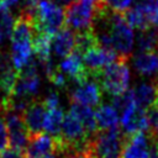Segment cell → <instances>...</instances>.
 Wrapping results in <instances>:
<instances>
[{
  "label": "cell",
  "mask_w": 158,
  "mask_h": 158,
  "mask_svg": "<svg viewBox=\"0 0 158 158\" xmlns=\"http://www.w3.org/2000/svg\"><path fill=\"white\" fill-rule=\"evenodd\" d=\"M132 93L136 105L139 109L147 110L156 104V100L158 98V83L157 80L138 83L132 89Z\"/></svg>",
  "instance_id": "cell-12"
},
{
  "label": "cell",
  "mask_w": 158,
  "mask_h": 158,
  "mask_svg": "<svg viewBox=\"0 0 158 158\" xmlns=\"http://www.w3.org/2000/svg\"><path fill=\"white\" fill-rule=\"evenodd\" d=\"M2 112L0 114V152L2 149H5L7 147V143H9V130H7Z\"/></svg>",
  "instance_id": "cell-25"
},
{
  "label": "cell",
  "mask_w": 158,
  "mask_h": 158,
  "mask_svg": "<svg viewBox=\"0 0 158 158\" xmlns=\"http://www.w3.org/2000/svg\"><path fill=\"white\" fill-rule=\"evenodd\" d=\"M96 44H98V41H96V36L93 30L75 32V49L74 51L79 52L81 56L88 49H90L91 47Z\"/></svg>",
  "instance_id": "cell-20"
},
{
  "label": "cell",
  "mask_w": 158,
  "mask_h": 158,
  "mask_svg": "<svg viewBox=\"0 0 158 158\" xmlns=\"http://www.w3.org/2000/svg\"><path fill=\"white\" fill-rule=\"evenodd\" d=\"M59 137H53L43 132L30 136L28 144L26 148L27 158H38L46 154H54L58 148Z\"/></svg>",
  "instance_id": "cell-11"
},
{
  "label": "cell",
  "mask_w": 158,
  "mask_h": 158,
  "mask_svg": "<svg viewBox=\"0 0 158 158\" xmlns=\"http://www.w3.org/2000/svg\"><path fill=\"white\" fill-rule=\"evenodd\" d=\"M133 67L144 77L158 74V52H137L133 56Z\"/></svg>",
  "instance_id": "cell-14"
},
{
  "label": "cell",
  "mask_w": 158,
  "mask_h": 158,
  "mask_svg": "<svg viewBox=\"0 0 158 158\" xmlns=\"http://www.w3.org/2000/svg\"><path fill=\"white\" fill-rule=\"evenodd\" d=\"M154 105H156V106L158 107V98H157V100H156V104H154Z\"/></svg>",
  "instance_id": "cell-31"
},
{
  "label": "cell",
  "mask_w": 158,
  "mask_h": 158,
  "mask_svg": "<svg viewBox=\"0 0 158 158\" xmlns=\"http://www.w3.org/2000/svg\"><path fill=\"white\" fill-rule=\"evenodd\" d=\"M147 14L152 27H158V0H141L139 1Z\"/></svg>",
  "instance_id": "cell-22"
},
{
  "label": "cell",
  "mask_w": 158,
  "mask_h": 158,
  "mask_svg": "<svg viewBox=\"0 0 158 158\" xmlns=\"http://www.w3.org/2000/svg\"><path fill=\"white\" fill-rule=\"evenodd\" d=\"M43 102H44L47 110L58 107V105H59V95H58V93H57V91H49V93L44 96Z\"/></svg>",
  "instance_id": "cell-26"
},
{
  "label": "cell",
  "mask_w": 158,
  "mask_h": 158,
  "mask_svg": "<svg viewBox=\"0 0 158 158\" xmlns=\"http://www.w3.org/2000/svg\"><path fill=\"white\" fill-rule=\"evenodd\" d=\"M46 112H47V107L42 99L36 98L30 102V105L23 112V121L28 131V137L33 135H38L43 131Z\"/></svg>",
  "instance_id": "cell-10"
},
{
  "label": "cell",
  "mask_w": 158,
  "mask_h": 158,
  "mask_svg": "<svg viewBox=\"0 0 158 158\" xmlns=\"http://www.w3.org/2000/svg\"><path fill=\"white\" fill-rule=\"evenodd\" d=\"M38 158H57V157H56V154H46V156L38 157Z\"/></svg>",
  "instance_id": "cell-30"
},
{
  "label": "cell",
  "mask_w": 158,
  "mask_h": 158,
  "mask_svg": "<svg viewBox=\"0 0 158 158\" xmlns=\"http://www.w3.org/2000/svg\"><path fill=\"white\" fill-rule=\"evenodd\" d=\"M69 114L75 116L83 123V126L85 127V130L90 137L94 136L99 131L96 118H95V112L91 110V107L78 104V102H72Z\"/></svg>",
  "instance_id": "cell-15"
},
{
  "label": "cell",
  "mask_w": 158,
  "mask_h": 158,
  "mask_svg": "<svg viewBox=\"0 0 158 158\" xmlns=\"http://www.w3.org/2000/svg\"><path fill=\"white\" fill-rule=\"evenodd\" d=\"M51 1H53V2H56V4H58V5H69V4H72V2H74V1H77V0H51Z\"/></svg>",
  "instance_id": "cell-27"
},
{
  "label": "cell",
  "mask_w": 158,
  "mask_h": 158,
  "mask_svg": "<svg viewBox=\"0 0 158 158\" xmlns=\"http://www.w3.org/2000/svg\"><path fill=\"white\" fill-rule=\"evenodd\" d=\"M125 137L126 136L120 127L98 131L90 137L88 151L91 158H120Z\"/></svg>",
  "instance_id": "cell-1"
},
{
  "label": "cell",
  "mask_w": 158,
  "mask_h": 158,
  "mask_svg": "<svg viewBox=\"0 0 158 158\" xmlns=\"http://www.w3.org/2000/svg\"><path fill=\"white\" fill-rule=\"evenodd\" d=\"M105 1L111 10L123 14L127 9H130V5L132 4L133 0H105Z\"/></svg>",
  "instance_id": "cell-24"
},
{
  "label": "cell",
  "mask_w": 158,
  "mask_h": 158,
  "mask_svg": "<svg viewBox=\"0 0 158 158\" xmlns=\"http://www.w3.org/2000/svg\"><path fill=\"white\" fill-rule=\"evenodd\" d=\"M52 48L57 57H67L75 49V32L63 27L52 37Z\"/></svg>",
  "instance_id": "cell-13"
},
{
  "label": "cell",
  "mask_w": 158,
  "mask_h": 158,
  "mask_svg": "<svg viewBox=\"0 0 158 158\" xmlns=\"http://www.w3.org/2000/svg\"><path fill=\"white\" fill-rule=\"evenodd\" d=\"M104 93L116 96L127 91L130 84V69L127 65V59L118 58L107 67H105L95 77Z\"/></svg>",
  "instance_id": "cell-2"
},
{
  "label": "cell",
  "mask_w": 158,
  "mask_h": 158,
  "mask_svg": "<svg viewBox=\"0 0 158 158\" xmlns=\"http://www.w3.org/2000/svg\"><path fill=\"white\" fill-rule=\"evenodd\" d=\"M69 90V98L72 102H78L89 107L98 106L102 99V89L96 78L90 77L86 80L73 84Z\"/></svg>",
  "instance_id": "cell-5"
},
{
  "label": "cell",
  "mask_w": 158,
  "mask_h": 158,
  "mask_svg": "<svg viewBox=\"0 0 158 158\" xmlns=\"http://www.w3.org/2000/svg\"><path fill=\"white\" fill-rule=\"evenodd\" d=\"M58 69L68 78L69 83L73 84L81 83L88 78H90V75L85 70L83 63V56L77 51H73L70 54L64 57L62 62L58 64Z\"/></svg>",
  "instance_id": "cell-9"
},
{
  "label": "cell",
  "mask_w": 158,
  "mask_h": 158,
  "mask_svg": "<svg viewBox=\"0 0 158 158\" xmlns=\"http://www.w3.org/2000/svg\"><path fill=\"white\" fill-rule=\"evenodd\" d=\"M19 1H20V0H6V4H7V7L10 9L11 6H14V5H16V4H19Z\"/></svg>",
  "instance_id": "cell-28"
},
{
  "label": "cell",
  "mask_w": 158,
  "mask_h": 158,
  "mask_svg": "<svg viewBox=\"0 0 158 158\" xmlns=\"http://www.w3.org/2000/svg\"><path fill=\"white\" fill-rule=\"evenodd\" d=\"M15 19L9 9H0V48L11 36Z\"/></svg>",
  "instance_id": "cell-21"
},
{
  "label": "cell",
  "mask_w": 158,
  "mask_h": 158,
  "mask_svg": "<svg viewBox=\"0 0 158 158\" xmlns=\"http://www.w3.org/2000/svg\"><path fill=\"white\" fill-rule=\"evenodd\" d=\"M152 141V136L148 132L126 136L120 158H151Z\"/></svg>",
  "instance_id": "cell-7"
},
{
  "label": "cell",
  "mask_w": 158,
  "mask_h": 158,
  "mask_svg": "<svg viewBox=\"0 0 158 158\" xmlns=\"http://www.w3.org/2000/svg\"><path fill=\"white\" fill-rule=\"evenodd\" d=\"M118 58L121 57L115 51L96 44L83 54V63L88 74L95 78L105 67L117 60Z\"/></svg>",
  "instance_id": "cell-6"
},
{
  "label": "cell",
  "mask_w": 158,
  "mask_h": 158,
  "mask_svg": "<svg viewBox=\"0 0 158 158\" xmlns=\"http://www.w3.org/2000/svg\"><path fill=\"white\" fill-rule=\"evenodd\" d=\"M121 128L122 132L128 136L137 132H148L149 123L147 118V112L143 109H139L136 104L121 112Z\"/></svg>",
  "instance_id": "cell-8"
},
{
  "label": "cell",
  "mask_w": 158,
  "mask_h": 158,
  "mask_svg": "<svg viewBox=\"0 0 158 158\" xmlns=\"http://www.w3.org/2000/svg\"><path fill=\"white\" fill-rule=\"evenodd\" d=\"M0 158H27L26 149L16 148V147H6L0 152Z\"/></svg>",
  "instance_id": "cell-23"
},
{
  "label": "cell",
  "mask_w": 158,
  "mask_h": 158,
  "mask_svg": "<svg viewBox=\"0 0 158 158\" xmlns=\"http://www.w3.org/2000/svg\"><path fill=\"white\" fill-rule=\"evenodd\" d=\"M99 131L118 128V111L111 104H102L95 111Z\"/></svg>",
  "instance_id": "cell-16"
},
{
  "label": "cell",
  "mask_w": 158,
  "mask_h": 158,
  "mask_svg": "<svg viewBox=\"0 0 158 158\" xmlns=\"http://www.w3.org/2000/svg\"><path fill=\"white\" fill-rule=\"evenodd\" d=\"M0 9H9L7 7V4H6V0H0Z\"/></svg>",
  "instance_id": "cell-29"
},
{
  "label": "cell",
  "mask_w": 158,
  "mask_h": 158,
  "mask_svg": "<svg viewBox=\"0 0 158 158\" xmlns=\"http://www.w3.org/2000/svg\"><path fill=\"white\" fill-rule=\"evenodd\" d=\"M123 16L132 28H137V30L142 31V30L152 27L149 21H148L147 14H146V11H144V9L139 1L133 7L127 9L123 12Z\"/></svg>",
  "instance_id": "cell-17"
},
{
  "label": "cell",
  "mask_w": 158,
  "mask_h": 158,
  "mask_svg": "<svg viewBox=\"0 0 158 158\" xmlns=\"http://www.w3.org/2000/svg\"><path fill=\"white\" fill-rule=\"evenodd\" d=\"M64 117H65V115H64L63 110L59 107L47 110L46 117H44L43 131H46V133H48L53 137H59Z\"/></svg>",
  "instance_id": "cell-18"
},
{
  "label": "cell",
  "mask_w": 158,
  "mask_h": 158,
  "mask_svg": "<svg viewBox=\"0 0 158 158\" xmlns=\"http://www.w3.org/2000/svg\"><path fill=\"white\" fill-rule=\"evenodd\" d=\"M64 9L51 0H40L33 20L35 31L54 36L64 27Z\"/></svg>",
  "instance_id": "cell-3"
},
{
  "label": "cell",
  "mask_w": 158,
  "mask_h": 158,
  "mask_svg": "<svg viewBox=\"0 0 158 158\" xmlns=\"http://www.w3.org/2000/svg\"><path fill=\"white\" fill-rule=\"evenodd\" d=\"M98 0H77L64 7L65 25L74 32L93 30Z\"/></svg>",
  "instance_id": "cell-4"
},
{
  "label": "cell",
  "mask_w": 158,
  "mask_h": 158,
  "mask_svg": "<svg viewBox=\"0 0 158 158\" xmlns=\"http://www.w3.org/2000/svg\"><path fill=\"white\" fill-rule=\"evenodd\" d=\"M136 44L138 52H158V27H149L139 31Z\"/></svg>",
  "instance_id": "cell-19"
},
{
  "label": "cell",
  "mask_w": 158,
  "mask_h": 158,
  "mask_svg": "<svg viewBox=\"0 0 158 158\" xmlns=\"http://www.w3.org/2000/svg\"><path fill=\"white\" fill-rule=\"evenodd\" d=\"M157 83H158V79H157Z\"/></svg>",
  "instance_id": "cell-32"
}]
</instances>
